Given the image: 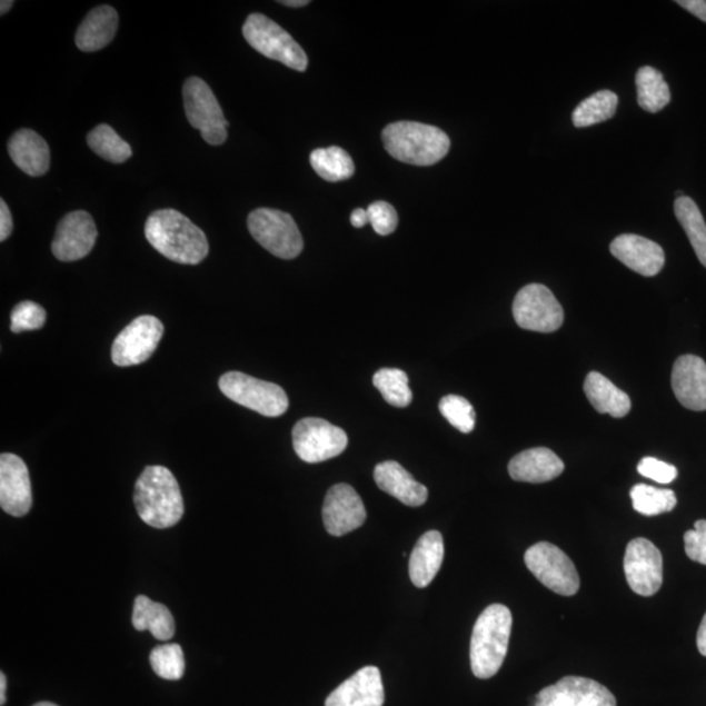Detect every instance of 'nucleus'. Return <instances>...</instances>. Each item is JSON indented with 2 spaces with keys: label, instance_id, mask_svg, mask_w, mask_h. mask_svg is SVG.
I'll use <instances>...</instances> for the list:
<instances>
[{
  "label": "nucleus",
  "instance_id": "7c9ffc66",
  "mask_svg": "<svg viewBox=\"0 0 706 706\" xmlns=\"http://www.w3.org/2000/svg\"><path fill=\"white\" fill-rule=\"evenodd\" d=\"M618 95L604 89V91L594 93L590 98L578 103L574 115H571V120L578 129L611 120L616 109H618Z\"/></svg>",
  "mask_w": 706,
  "mask_h": 706
},
{
  "label": "nucleus",
  "instance_id": "412c9836",
  "mask_svg": "<svg viewBox=\"0 0 706 706\" xmlns=\"http://www.w3.org/2000/svg\"><path fill=\"white\" fill-rule=\"evenodd\" d=\"M375 480L384 493L396 497L407 507H421L428 500V489L416 481L396 460H386L375 468Z\"/></svg>",
  "mask_w": 706,
  "mask_h": 706
},
{
  "label": "nucleus",
  "instance_id": "cd10ccee",
  "mask_svg": "<svg viewBox=\"0 0 706 706\" xmlns=\"http://www.w3.org/2000/svg\"><path fill=\"white\" fill-rule=\"evenodd\" d=\"M638 106L649 113H658L672 101L670 88L663 72L654 67L645 66L636 73Z\"/></svg>",
  "mask_w": 706,
  "mask_h": 706
},
{
  "label": "nucleus",
  "instance_id": "f8f14e48",
  "mask_svg": "<svg viewBox=\"0 0 706 706\" xmlns=\"http://www.w3.org/2000/svg\"><path fill=\"white\" fill-rule=\"evenodd\" d=\"M163 336V325L152 316H141L120 332L111 347L118 367L139 366L151 358Z\"/></svg>",
  "mask_w": 706,
  "mask_h": 706
},
{
  "label": "nucleus",
  "instance_id": "4468645a",
  "mask_svg": "<svg viewBox=\"0 0 706 706\" xmlns=\"http://www.w3.org/2000/svg\"><path fill=\"white\" fill-rule=\"evenodd\" d=\"M533 706H618L615 696L600 683L567 676L540 690L535 696Z\"/></svg>",
  "mask_w": 706,
  "mask_h": 706
},
{
  "label": "nucleus",
  "instance_id": "49530a36",
  "mask_svg": "<svg viewBox=\"0 0 706 706\" xmlns=\"http://www.w3.org/2000/svg\"><path fill=\"white\" fill-rule=\"evenodd\" d=\"M282 6L294 7V9H299V7L308 6V0H286V2H279Z\"/></svg>",
  "mask_w": 706,
  "mask_h": 706
},
{
  "label": "nucleus",
  "instance_id": "2f4dec72",
  "mask_svg": "<svg viewBox=\"0 0 706 706\" xmlns=\"http://www.w3.org/2000/svg\"><path fill=\"white\" fill-rule=\"evenodd\" d=\"M87 143L103 160L122 163L132 156L131 147L107 123L99 125L88 133Z\"/></svg>",
  "mask_w": 706,
  "mask_h": 706
},
{
  "label": "nucleus",
  "instance_id": "9d476101",
  "mask_svg": "<svg viewBox=\"0 0 706 706\" xmlns=\"http://www.w3.org/2000/svg\"><path fill=\"white\" fill-rule=\"evenodd\" d=\"M296 455L308 464L325 463L336 458L347 448L348 437L344 429L318 418H305L292 430Z\"/></svg>",
  "mask_w": 706,
  "mask_h": 706
},
{
  "label": "nucleus",
  "instance_id": "4c0bfd02",
  "mask_svg": "<svg viewBox=\"0 0 706 706\" xmlns=\"http://www.w3.org/2000/svg\"><path fill=\"white\" fill-rule=\"evenodd\" d=\"M369 225L380 236H389L396 232L398 227V213L388 202H375L368 208Z\"/></svg>",
  "mask_w": 706,
  "mask_h": 706
},
{
  "label": "nucleus",
  "instance_id": "0eeeda50",
  "mask_svg": "<svg viewBox=\"0 0 706 706\" xmlns=\"http://www.w3.org/2000/svg\"><path fill=\"white\" fill-rule=\"evenodd\" d=\"M222 394L237 405L249 408L259 415L278 418L288 410L289 400L279 385L258 380V378L228 371L219 380Z\"/></svg>",
  "mask_w": 706,
  "mask_h": 706
},
{
  "label": "nucleus",
  "instance_id": "f03ea898",
  "mask_svg": "<svg viewBox=\"0 0 706 706\" xmlns=\"http://www.w3.org/2000/svg\"><path fill=\"white\" fill-rule=\"evenodd\" d=\"M133 504L141 521L155 529H169L185 513L182 494L175 475L162 466H148L133 490Z\"/></svg>",
  "mask_w": 706,
  "mask_h": 706
},
{
  "label": "nucleus",
  "instance_id": "423d86ee",
  "mask_svg": "<svg viewBox=\"0 0 706 706\" xmlns=\"http://www.w3.org/2000/svg\"><path fill=\"white\" fill-rule=\"evenodd\" d=\"M249 232L272 256L294 259L301 255L304 240L296 221L286 212L258 208L248 218Z\"/></svg>",
  "mask_w": 706,
  "mask_h": 706
},
{
  "label": "nucleus",
  "instance_id": "6e6552de",
  "mask_svg": "<svg viewBox=\"0 0 706 706\" xmlns=\"http://www.w3.org/2000/svg\"><path fill=\"white\" fill-rule=\"evenodd\" d=\"M186 117L192 128L202 133L211 146H221L228 138V122L210 86L205 80L192 77L182 88Z\"/></svg>",
  "mask_w": 706,
  "mask_h": 706
},
{
  "label": "nucleus",
  "instance_id": "ddd939ff",
  "mask_svg": "<svg viewBox=\"0 0 706 706\" xmlns=\"http://www.w3.org/2000/svg\"><path fill=\"white\" fill-rule=\"evenodd\" d=\"M624 571L630 589L652 597L664 583V560L659 549L645 538L629 541L624 556Z\"/></svg>",
  "mask_w": 706,
  "mask_h": 706
},
{
  "label": "nucleus",
  "instance_id": "dca6fc26",
  "mask_svg": "<svg viewBox=\"0 0 706 706\" xmlns=\"http://www.w3.org/2000/svg\"><path fill=\"white\" fill-rule=\"evenodd\" d=\"M324 524L332 537H341L366 523L367 511L361 497L348 485H337L329 489L322 509Z\"/></svg>",
  "mask_w": 706,
  "mask_h": 706
},
{
  "label": "nucleus",
  "instance_id": "5701e85b",
  "mask_svg": "<svg viewBox=\"0 0 706 706\" xmlns=\"http://www.w3.org/2000/svg\"><path fill=\"white\" fill-rule=\"evenodd\" d=\"M11 159L22 172L32 177L48 173L50 148L44 139L31 129H21L9 141Z\"/></svg>",
  "mask_w": 706,
  "mask_h": 706
},
{
  "label": "nucleus",
  "instance_id": "f257e3e1",
  "mask_svg": "<svg viewBox=\"0 0 706 706\" xmlns=\"http://www.w3.org/2000/svg\"><path fill=\"white\" fill-rule=\"evenodd\" d=\"M145 233L152 248L177 263L198 265L210 250L203 230L172 208L152 212Z\"/></svg>",
  "mask_w": 706,
  "mask_h": 706
},
{
  "label": "nucleus",
  "instance_id": "58836bf2",
  "mask_svg": "<svg viewBox=\"0 0 706 706\" xmlns=\"http://www.w3.org/2000/svg\"><path fill=\"white\" fill-rule=\"evenodd\" d=\"M637 471L645 478H649L659 485H668L678 477L676 467L653 457H645L637 466Z\"/></svg>",
  "mask_w": 706,
  "mask_h": 706
},
{
  "label": "nucleus",
  "instance_id": "c756f323",
  "mask_svg": "<svg viewBox=\"0 0 706 706\" xmlns=\"http://www.w3.org/2000/svg\"><path fill=\"white\" fill-rule=\"evenodd\" d=\"M311 167L327 182H340L351 178L355 163L351 156L340 147L318 148L310 155Z\"/></svg>",
  "mask_w": 706,
  "mask_h": 706
},
{
  "label": "nucleus",
  "instance_id": "a878e982",
  "mask_svg": "<svg viewBox=\"0 0 706 706\" xmlns=\"http://www.w3.org/2000/svg\"><path fill=\"white\" fill-rule=\"evenodd\" d=\"M584 391L586 398L599 414H608L613 418L620 419L630 411L632 404L628 394L616 388L607 377L598 371H590L587 375Z\"/></svg>",
  "mask_w": 706,
  "mask_h": 706
},
{
  "label": "nucleus",
  "instance_id": "393cba45",
  "mask_svg": "<svg viewBox=\"0 0 706 706\" xmlns=\"http://www.w3.org/2000/svg\"><path fill=\"white\" fill-rule=\"evenodd\" d=\"M441 533L428 531L416 541L410 559V577L416 587H427L440 570L444 560Z\"/></svg>",
  "mask_w": 706,
  "mask_h": 706
},
{
  "label": "nucleus",
  "instance_id": "ea45409f",
  "mask_svg": "<svg viewBox=\"0 0 706 706\" xmlns=\"http://www.w3.org/2000/svg\"><path fill=\"white\" fill-rule=\"evenodd\" d=\"M686 554L690 560L706 565V521L700 519L695 529L685 534Z\"/></svg>",
  "mask_w": 706,
  "mask_h": 706
},
{
  "label": "nucleus",
  "instance_id": "09e8293b",
  "mask_svg": "<svg viewBox=\"0 0 706 706\" xmlns=\"http://www.w3.org/2000/svg\"><path fill=\"white\" fill-rule=\"evenodd\" d=\"M33 706H58V705H56L53 703H49V702H42V703H37Z\"/></svg>",
  "mask_w": 706,
  "mask_h": 706
},
{
  "label": "nucleus",
  "instance_id": "1a4fd4ad",
  "mask_svg": "<svg viewBox=\"0 0 706 706\" xmlns=\"http://www.w3.org/2000/svg\"><path fill=\"white\" fill-rule=\"evenodd\" d=\"M526 567L549 590L571 597L579 589V576L567 554L559 547L540 541L525 554Z\"/></svg>",
  "mask_w": 706,
  "mask_h": 706
},
{
  "label": "nucleus",
  "instance_id": "f3484780",
  "mask_svg": "<svg viewBox=\"0 0 706 706\" xmlns=\"http://www.w3.org/2000/svg\"><path fill=\"white\" fill-rule=\"evenodd\" d=\"M33 504L31 478L20 457L3 453L0 457V505L7 515H28Z\"/></svg>",
  "mask_w": 706,
  "mask_h": 706
},
{
  "label": "nucleus",
  "instance_id": "e433bc0d",
  "mask_svg": "<svg viewBox=\"0 0 706 706\" xmlns=\"http://www.w3.org/2000/svg\"><path fill=\"white\" fill-rule=\"evenodd\" d=\"M47 322V311L33 301H22L13 308L11 314V331L39 330Z\"/></svg>",
  "mask_w": 706,
  "mask_h": 706
},
{
  "label": "nucleus",
  "instance_id": "bb28decb",
  "mask_svg": "<svg viewBox=\"0 0 706 706\" xmlns=\"http://www.w3.org/2000/svg\"><path fill=\"white\" fill-rule=\"evenodd\" d=\"M132 624L137 630H150L155 638L168 642L176 634V623L167 606L146 596L133 601Z\"/></svg>",
  "mask_w": 706,
  "mask_h": 706
},
{
  "label": "nucleus",
  "instance_id": "c9c22d12",
  "mask_svg": "<svg viewBox=\"0 0 706 706\" xmlns=\"http://www.w3.org/2000/svg\"><path fill=\"white\" fill-rule=\"evenodd\" d=\"M440 412L459 432L471 434L477 421V414L468 400L459 396H446L440 400Z\"/></svg>",
  "mask_w": 706,
  "mask_h": 706
},
{
  "label": "nucleus",
  "instance_id": "a18cd8bd",
  "mask_svg": "<svg viewBox=\"0 0 706 706\" xmlns=\"http://www.w3.org/2000/svg\"><path fill=\"white\" fill-rule=\"evenodd\" d=\"M7 678L4 673L0 674V705L6 704Z\"/></svg>",
  "mask_w": 706,
  "mask_h": 706
},
{
  "label": "nucleus",
  "instance_id": "39448f33",
  "mask_svg": "<svg viewBox=\"0 0 706 706\" xmlns=\"http://www.w3.org/2000/svg\"><path fill=\"white\" fill-rule=\"evenodd\" d=\"M242 33L250 47L262 56L278 61L295 71L304 72L308 67V56L292 36L265 17L251 13L245 21Z\"/></svg>",
  "mask_w": 706,
  "mask_h": 706
},
{
  "label": "nucleus",
  "instance_id": "f704fd0d",
  "mask_svg": "<svg viewBox=\"0 0 706 706\" xmlns=\"http://www.w3.org/2000/svg\"><path fill=\"white\" fill-rule=\"evenodd\" d=\"M152 670L166 680H180L185 674L183 650L178 644L156 646L151 652Z\"/></svg>",
  "mask_w": 706,
  "mask_h": 706
},
{
  "label": "nucleus",
  "instance_id": "a19ab883",
  "mask_svg": "<svg viewBox=\"0 0 706 706\" xmlns=\"http://www.w3.org/2000/svg\"><path fill=\"white\" fill-rule=\"evenodd\" d=\"M13 221L9 206L0 199V241H6L12 233Z\"/></svg>",
  "mask_w": 706,
  "mask_h": 706
},
{
  "label": "nucleus",
  "instance_id": "6ab92c4d",
  "mask_svg": "<svg viewBox=\"0 0 706 706\" xmlns=\"http://www.w3.org/2000/svg\"><path fill=\"white\" fill-rule=\"evenodd\" d=\"M385 690L380 670L367 666L334 689L325 706H382Z\"/></svg>",
  "mask_w": 706,
  "mask_h": 706
},
{
  "label": "nucleus",
  "instance_id": "79ce46f5",
  "mask_svg": "<svg viewBox=\"0 0 706 706\" xmlns=\"http://www.w3.org/2000/svg\"><path fill=\"white\" fill-rule=\"evenodd\" d=\"M676 4H679L682 9L695 14L697 19L706 22V0H678Z\"/></svg>",
  "mask_w": 706,
  "mask_h": 706
},
{
  "label": "nucleus",
  "instance_id": "de8ad7c7",
  "mask_svg": "<svg viewBox=\"0 0 706 706\" xmlns=\"http://www.w3.org/2000/svg\"><path fill=\"white\" fill-rule=\"evenodd\" d=\"M12 0H2V3H0V13L6 14L12 9Z\"/></svg>",
  "mask_w": 706,
  "mask_h": 706
},
{
  "label": "nucleus",
  "instance_id": "20e7f679",
  "mask_svg": "<svg viewBox=\"0 0 706 706\" xmlns=\"http://www.w3.org/2000/svg\"><path fill=\"white\" fill-rule=\"evenodd\" d=\"M382 140L394 159L416 167L435 166L450 150V139L441 129L419 122L390 123L382 131Z\"/></svg>",
  "mask_w": 706,
  "mask_h": 706
},
{
  "label": "nucleus",
  "instance_id": "aec40b11",
  "mask_svg": "<svg viewBox=\"0 0 706 706\" xmlns=\"http://www.w3.org/2000/svg\"><path fill=\"white\" fill-rule=\"evenodd\" d=\"M672 386L676 399L690 411H706V362L695 355L675 361Z\"/></svg>",
  "mask_w": 706,
  "mask_h": 706
},
{
  "label": "nucleus",
  "instance_id": "2eb2a0df",
  "mask_svg": "<svg viewBox=\"0 0 706 706\" xmlns=\"http://www.w3.org/2000/svg\"><path fill=\"white\" fill-rule=\"evenodd\" d=\"M98 236L91 215L73 211L59 221L51 250L59 261H79L92 251Z\"/></svg>",
  "mask_w": 706,
  "mask_h": 706
},
{
  "label": "nucleus",
  "instance_id": "4be33fe9",
  "mask_svg": "<svg viewBox=\"0 0 706 706\" xmlns=\"http://www.w3.org/2000/svg\"><path fill=\"white\" fill-rule=\"evenodd\" d=\"M564 468L563 460L553 450L534 448L513 457L508 471L513 480L538 485L560 477Z\"/></svg>",
  "mask_w": 706,
  "mask_h": 706
},
{
  "label": "nucleus",
  "instance_id": "37998d69",
  "mask_svg": "<svg viewBox=\"0 0 706 706\" xmlns=\"http://www.w3.org/2000/svg\"><path fill=\"white\" fill-rule=\"evenodd\" d=\"M349 220H351V225L355 228L366 227L369 222L368 211L364 210V208H356Z\"/></svg>",
  "mask_w": 706,
  "mask_h": 706
},
{
  "label": "nucleus",
  "instance_id": "c85d7f7f",
  "mask_svg": "<svg viewBox=\"0 0 706 706\" xmlns=\"http://www.w3.org/2000/svg\"><path fill=\"white\" fill-rule=\"evenodd\" d=\"M675 217L687 233L688 240L696 252L698 261L706 269V222L700 208L689 197L676 198L674 205Z\"/></svg>",
  "mask_w": 706,
  "mask_h": 706
},
{
  "label": "nucleus",
  "instance_id": "72a5a7b5",
  "mask_svg": "<svg viewBox=\"0 0 706 706\" xmlns=\"http://www.w3.org/2000/svg\"><path fill=\"white\" fill-rule=\"evenodd\" d=\"M374 385L389 405L405 408L412 402V391L404 370L384 368L374 376Z\"/></svg>",
  "mask_w": 706,
  "mask_h": 706
},
{
  "label": "nucleus",
  "instance_id": "9b49d317",
  "mask_svg": "<svg viewBox=\"0 0 706 706\" xmlns=\"http://www.w3.org/2000/svg\"><path fill=\"white\" fill-rule=\"evenodd\" d=\"M513 316L521 329L535 332H554L564 322L560 302L544 285H529L519 289L513 302Z\"/></svg>",
  "mask_w": 706,
  "mask_h": 706
},
{
  "label": "nucleus",
  "instance_id": "7ed1b4c3",
  "mask_svg": "<svg viewBox=\"0 0 706 706\" xmlns=\"http://www.w3.org/2000/svg\"><path fill=\"white\" fill-rule=\"evenodd\" d=\"M511 613L507 606L490 605L475 623L470 646L473 673L479 679L493 678L507 657L511 634Z\"/></svg>",
  "mask_w": 706,
  "mask_h": 706
},
{
  "label": "nucleus",
  "instance_id": "b1692460",
  "mask_svg": "<svg viewBox=\"0 0 706 706\" xmlns=\"http://www.w3.org/2000/svg\"><path fill=\"white\" fill-rule=\"evenodd\" d=\"M118 13L110 6L96 7L78 28L77 47L86 53L102 50L113 41L118 29Z\"/></svg>",
  "mask_w": 706,
  "mask_h": 706
},
{
  "label": "nucleus",
  "instance_id": "a211bd4d",
  "mask_svg": "<svg viewBox=\"0 0 706 706\" xmlns=\"http://www.w3.org/2000/svg\"><path fill=\"white\" fill-rule=\"evenodd\" d=\"M609 251L628 269L643 277H656L665 266V251L657 242L637 235H622L609 245Z\"/></svg>",
  "mask_w": 706,
  "mask_h": 706
},
{
  "label": "nucleus",
  "instance_id": "c03bdc74",
  "mask_svg": "<svg viewBox=\"0 0 706 706\" xmlns=\"http://www.w3.org/2000/svg\"><path fill=\"white\" fill-rule=\"evenodd\" d=\"M697 649L706 657V614L697 632Z\"/></svg>",
  "mask_w": 706,
  "mask_h": 706
},
{
  "label": "nucleus",
  "instance_id": "473e14b6",
  "mask_svg": "<svg viewBox=\"0 0 706 706\" xmlns=\"http://www.w3.org/2000/svg\"><path fill=\"white\" fill-rule=\"evenodd\" d=\"M630 499L636 511L643 516H658L672 511L678 500L674 490L660 489L648 485H637L630 489Z\"/></svg>",
  "mask_w": 706,
  "mask_h": 706
}]
</instances>
